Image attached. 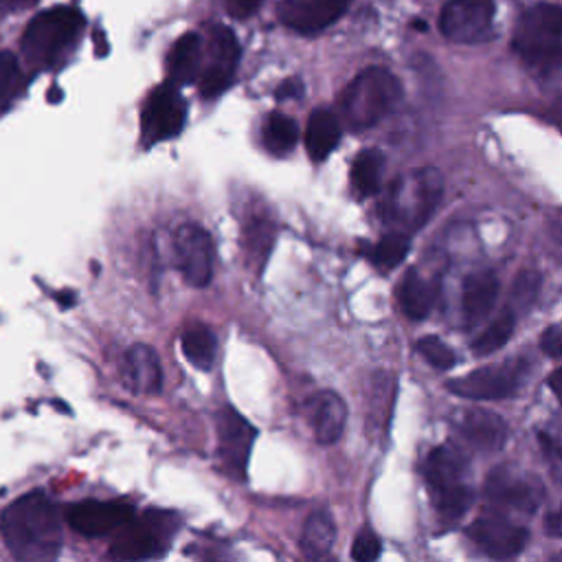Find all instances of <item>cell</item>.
Returning <instances> with one entry per match:
<instances>
[{"mask_svg":"<svg viewBox=\"0 0 562 562\" xmlns=\"http://www.w3.org/2000/svg\"><path fill=\"white\" fill-rule=\"evenodd\" d=\"M0 531L18 560H53L61 547L59 509L42 490L7 505L0 516Z\"/></svg>","mask_w":562,"mask_h":562,"instance_id":"6da1fadb","label":"cell"},{"mask_svg":"<svg viewBox=\"0 0 562 562\" xmlns=\"http://www.w3.org/2000/svg\"><path fill=\"white\" fill-rule=\"evenodd\" d=\"M514 50L525 66L540 75H551L562 55V9L540 2L527 9L514 31Z\"/></svg>","mask_w":562,"mask_h":562,"instance_id":"7a4b0ae2","label":"cell"},{"mask_svg":"<svg viewBox=\"0 0 562 562\" xmlns=\"http://www.w3.org/2000/svg\"><path fill=\"white\" fill-rule=\"evenodd\" d=\"M470 463L452 446L435 448L424 465L426 485L441 520H459L474 503V487L468 481Z\"/></svg>","mask_w":562,"mask_h":562,"instance_id":"3957f363","label":"cell"},{"mask_svg":"<svg viewBox=\"0 0 562 562\" xmlns=\"http://www.w3.org/2000/svg\"><path fill=\"white\" fill-rule=\"evenodd\" d=\"M400 81L380 66L364 68L340 97V112L351 130H367L382 121L400 101Z\"/></svg>","mask_w":562,"mask_h":562,"instance_id":"277c9868","label":"cell"},{"mask_svg":"<svg viewBox=\"0 0 562 562\" xmlns=\"http://www.w3.org/2000/svg\"><path fill=\"white\" fill-rule=\"evenodd\" d=\"M81 29L83 18L75 9L55 7L37 13L22 35V50L26 61L35 70L50 68L70 48Z\"/></svg>","mask_w":562,"mask_h":562,"instance_id":"5b68a950","label":"cell"},{"mask_svg":"<svg viewBox=\"0 0 562 562\" xmlns=\"http://www.w3.org/2000/svg\"><path fill=\"white\" fill-rule=\"evenodd\" d=\"M176 514L149 509L140 518H130L116 529L110 547V558L145 560L160 555L176 533Z\"/></svg>","mask_w":562,"mask_h":562,"instance_id":"8992f818","label":"cell"},{"mask_svg":"<svg viewBox=\"0 0 562 562\" xmlns=\"http://www.w3.org/2000/svg\"><path fill=\"white\" fill-rule=\"evenodd\" d=\"M441 191V173L432 167L419 169L408 180L400 178L393 182L384 200V213L389 220L404 217L413 228H422L439 204Z\"/></svg>","mask_w":562,"mask_h":562,"instance_id":"52a82bcc","label":"cell"},{"mask_svg":"<svg viewBox=\"0 0 562 562\" xmlns=\"http://www.w3.org/2000/svg\"><path fill=\"white\" fill-rule=\"evenodd\" d=\"M522 364L516 362H501L474 369L461 378L448 380V391L474 400V402H492V400H505L512 393H516L520 378H522Z\"/></svg>","mask_w":562,"mask_h":562,"instance_id":"ba28073f","label":"cell"},{"mask_svg":"<svg viewBox=\"0 0 562 562\" xmlns=\"http://www.w3.org/2000/svg\"><path fill=\"white\" fill-rule=\"evenodd\" d=\"M494 0H450L439 15L441 33L457 44H479L492 37Z\"/></svg>","mask_w":562,"mask_h":562,"instance_id":"9c48e42d","label":"cell"},{"mask_svg":"<svg viewBox=\"0 0 562 562\" xmlns=\"http://www.w3.org/2000/svg\"><path fill=\"white\" fill-rule=\"evenodd\" d=\"M465 533L481 551L496 560L514 558L527 544V529L496 509L481 514L474 522H470Z\"/></svg>","mask_w":562,"mask_h":562,"instance_id":"30bf717a","label":"cell"},{"mask_svg":"<svg viewBox=\"0 0 562 562\" xmlns=\"http://www.w3.org/2000/svg\"><path fill=\"white\" fill-rule=\"evenodd\" d=\"M485 498L496 512H518L533 514L540 505L542 490L536 479L522 476L507 465H501L490 472L485 481Z\"/></svg>","mask_w":562,"mask_h":562,"instance_id":"8fae6325","label":"cell"},{"mask_svg":"<svg viewBox=\"0 0 562 562\" xmlns=\"http://www.w3.org/2000/svg\"><path fill=\"white\" fill-rule=\"evenodd\" d=\"M173 252L187 283L202 288L213 277V241L198 224H182L173 233Z\"/></svg>","mask_w":562,"mask_h":562,"instance_id":"7c38bea8","label":"cell"},{"mask_svg":"<svg viewBox=\"0 0 562 562\" xmlns=\"http://www.w3.org/2000/svg\"><path fill=\"white\" fill-rule=\"evenodd\" d=\"M255 437H257L255 426L246 417H241L235 408L224 406L217 413L220 459L231 476H239V479L244 476Z\"/></svg>","mask_w":562,"mask_h":562,"instance_id":"4fadbf2b","label":"cell"},{"mask_svg":"<svg viewBox=\"0 0 562 562\" xmlns=\"http://www.w3.org/2000/svg\"><path fill=\"white\" fill-rule=\"evenodd\" d=\"M187 108L173 83L156 88L143 110V138L147 143H158L176 136L184 125Z\"/></svg>","mask_w":562,"mask_h":562,"instance_id":"5bb4252c","label":"cell"},{"mask_svg":"<svg viewBox=\"0 0 562 562\" xmlns=\"http://www.w3.org/2000/svg\"><path fill=\"white\" fill-rule=\"evenodd\" d=\"M239 59V44L228 26H213L211 31V64L200 75V94L204 99L217 97L233 81Z\"/></svg>","mask_w":562,"mask_h":562,"instance_id":"9a60e30c","label":"cell"},{"mask_svg":"<svg viewBox=\"0 0 562 562\" xmlns=\"http://www.w3.org/2000/svg\"><path fill=\"white\" fill-rule=\"evenodd\" d=\"M132 516L134 507L125 501H81L66 512L68 525L90 538L116 531Z\"/></svg>","mask_w":562,"mask_h":562,"instance_id":"2e32d148","label":"cell"},{"mask_svg":"<svg viewBox=\"0 0 562 562\" xmlns=\"http://www.w3.org/2000/svg\"><path fill=\"white\" fill-rule=\"evenodd\" d=\"M347 7V0H281L279 20L296 33L314 35L334 24Z\"/></svg>","mask_w":562,"mask_h":562,"instance_id":"e0dca14e","label":"cell"},{"mask_svg":"<svg viewBox=\"0 0 562 562\" xmlns=\"http://www.w3.org/2000/svg\"><path fill=\"white\" fill-rule=\"evenodd\" d=\"M454 426L461 439L479 452H496L507 441V424L503 417L481 406L461 411L454 417Z\"/></svg>","mask_w":562,"mask_h":562,"instance_id":"ac0fdd59","label":"cell"},{"mask_svg":"<svg viewBox=\"0 0 562 562\" xmlns=\"http://www.w3.org/2000/svg\"><path fill=\"white\" fill-rule=\"evenodd\" d=\"M303 415L318 443H334L345 430L347 406L334 391H318L305 400Z\"/></svg>","mask_w":562,"mask_h":562,"instance_id":"d6986e66","label":"cell"},{"mask_svg":"<svg viewBox=\"0 0 562 562\" xmlns=\"http://www.w3.org/2000/svg\"><path fill=\"white\" fill-rule=\"evenodd\" d=\"M498 296V279L490 270L472 272L463 281V292H461V310H463V321L468 327H474L483 323Z\"/></svg>","mask_w":562,"mask_h":562,"instance_id":"ffe728a7","label":"cell"},{"mask_svg":"<svg viewBox=\"0 0 562 562\" xmlns=\"http://www.w3.org/2000/svg\"><path fill=\"white\" fill-rule=\"evenodd\" d=\"M123 378L127 386L136 393H156L162 384V371L158 356L147 345H134L125 353L123 362Z\"/></svg>","mask_w":562,"mask_h":562,"instance_id":"44dd1931","label":"cell"},{"mask_svg":"<svg viewBox=\"0 0 562 562\" xmlns=\"http://www.w3.org/2000/svg\"><path fill=\"white\" fill-rule=\"evenodd\" d=\"M340 140V123L327 108H318L310 114L305 127V149L314 162H323Z\"/></svg>","mask_w":562,"mask_h":562,"instance_id":"7402d4cb","label":"cell"},{"mask_svg":"<svg viewBox=\"0 0 562 562\" xmlns=\"http://www.w3.org/2000/svg\"><path fill=\"white\" fill-rule=\"evenodd\" d=\"M274 237H277V228H274V222L268 217V213H252L241 228L246 261L261 270L274 246Z\"/></svg>","mask_w":562,"mask_h":562,"instance_id":"603a6c76","label":"cell"},{"mask_svg":"<svg viewBox=\"0 0 562 562\" xmlns=\"http://www.w3.org/2000/svg\"><path fill=\"white\" fill-rule=\"evenodd\" d=\"M400 296V307L402 312L413 318V321H422L428 316V312L435 305V296H437V285L435 281L426 279L424 274H419L415 268H411L397 290Z\"/></svg>","mask_w":562,"mask_h":562,"instance_id":"cb8c5ba5","label":"cell"},{"mask_svg":"<svg viewBox=\"0 0 562 562\" xmlns=\"http://www.w3.org/2000/svg\"><path fill=\"white\" fill-rule=\"evenodd\" d=\"M202 61V40L195 33H184L176 40L167 57V70L173 86L191 83L198 77Z\"/></svg>","mask_w":562,"mask_h":562,"instance_id":"d4e9b609","label":"cell"},{"mask_svg":"<svg viewBox=\"0 0 562 562\" xmlns=\"http://www.w3.org/2000/svg\"><path fill=\"white\" fill-rule=\"evenodd\" d=\"M184 358L200 371H211L217 356V338L204 323H193L182 331L180 338Z\"/></svg>","mask_w":562,"mask_h":562,"instance_id":"484cf974","label":"cell"},{"mask_svg":"<svg viewBox=\"0 0 562 562\" xmlns=\"http://www.w3.org/2000/svg\"><path fill=\"white\" fill-rule=\"evenodd\" d=\"M336 538V527L327 509H316L305 520L303 533H301V549L307 558H325L331 551Z\"/></svg>","mask_w":562,"mask_h":562,"instance_id":"4316f807","label":"cell"},{"mask_svg":"<svg viewBox=\"0 0 562 562\" xmlns=\"http://www.w3.org/2000/svg\"><path fill=\"white\" fill-rule=\"evenodd\" d=\"M382 171H384V154L375 147L362 149L353 165H351V184L360 195H373L378 193L382 184Z\"/></svg>","mask_w":562,"mask_h":562,"instance_id":"83f0119b","label":"cell"},{"mask_svg":"<svg viewBox=\"0 0 562 562\" xmlns=\"http://www.w3.org/2000/svg\"><path fill=\"white\" fill-rule=\"evenodd\" d=\"M263 145L270 154L274 156H283L290 154L296 147L299 140V127L294 123V119L281 114V112H272L263 125Z\"/></svg>","mask_w":562,"mask_h":562,"instance_id":"f1b7e54d","label":"cell"},{"mask_svg":"<svg viewBox=\"0 0 562 562\" xmlns=\"http://www.w3.org/2000/svg\"><path fill=\"white\" fill-rule=\"evenodd\" d=\"M514 325H516V314L505 307V312L501 316H496L492 321V325H487L483 329V334H479V338L472 342V351L476 356H487V353L501 349L512 338Z\"/></svg>","mask_w":562,"mask_h":562,"instance_id":"f546056e","label":"cell"},{"mask_svg":"<svg viewBox=\"0 0 562 562\" xmlns=\"http://www.w3.org/2000/svg\"><path fill=\"white\" fill-rule=\"evenodd\" d=\"M540 283H542V277L538 270L518 272L512 283V290H509L507 310H512L516 316L531 310V305L536 303V299L540 294Z\"/></svg>","mask_w":562,"mask_h":562,"instance_id":"4dcf8cb0","label":"cell"},{"mask_svg":"<svg viewBox=\"0 0 562 562\" xmlns=\"http://www.w3.org/2000/svg\"><path fill=\"white\" fill-rule=\"evenodd\" d=\"M406 255H408V239L402 233L384 235L371 250V259L375 268H380L382 272L397 268Z\"/></svg>","mask_w":562,"mask_h":562,"instance_id":"1f68e13d","label":"cell"},{"mask_svg":"<svg viewBox=\"0 0 562 562\" xmlns=\"http://www.w3.org/2000/svg\"><path fill=\"white\" fill-rule=\"evenodd\" d=\"M24 88V75L11 50H0V103H11Z\"/></svg>","mask_w":562,"mask_h":562,"instance_id":"d6a6232c","label":"cell"},{"mask_svg":"<svg viewBox=\"0 0 562 562\" xmlns=\"http://www.w3.org/2000/svg\"><path fill=\"white\" fill-rule=\"evenodd\" d=\"M417 351L419 356L435 369L439 371H446V369H452L454 362H457V356L454 351L437 336H424L419 342H417Z\"/></svg>","mask_w":562,"mask_h":562,"instance_id":"836d02e7","label":"cell"},{"mask_svg":"<svg viewBox=\"0 0 562 562\" xmlns=\"http://www.w3.org/2000/svg\"><path fill=\"white\" fill-rule=\"evenodd\" d=\"M380 555V540L371 529H362L353 544H351V558L358 562H371Z\"/></svg>","mask_w":562,"mask_h":562,"instance_id":"e575fe53","label":"cell"},{"mask_svg":"<svg viewBox=\"0 0 562 562\" xmlns=\"http://www.w3.org/2000/svg\"><path fill=\"white\" fill-rule=\"evenodd\" d=\"M540 347L547 356L551 358H558L560 356V325L553 323L551 327H547L542 331V340H540Z\"/></svg>","mask_w":562,"mask_h":562,"instance_id":"d590c367","label":"cell"},{"mask_svg":"<svg viewBox=\"0 0 562 562\" xmlns=\"http://www.w3.org/2000/svg\"><path fill=\"white\" fill-rule=\"evenodd\" d=\"M301 94H303V83H301V79H296V77L285 79V81L279 86V90H277V99H281V101H285V99H296V97H301Z\"/></svg>","mask_w":562,"mask_h":562,"instance_id":"8d00e7d4","label":"cell"},{"mask_svg":"<svg viewBox=\"0 0 562 562\" xmlns=\"http://www.w3.org/2000/svg\"><path fill=\"white\" fill-rule=\"evenodd\" d=\"M261 0H228V7H231V13L237 15V18H246L250 13L257 11Z\"/></svg>","mask_w":562,"mask_h":562,"instance_id":"74e56055","label":"cell"},{"mask_svg":"<svg viewBox=\"0 0 562 562\" xmlns=\"http://www.w3.org/2000/svg\"><path fill=\"white\" fill-rule=\"evenodd\" d=\"M540 446H542L547 459H551L553 465H558V446L551 441L549 435H542V432H540Z\"/></svg>","mask_w":562,"mask_h":562,"instance_id":"f35d334b","label":"cell"},{"mask_svg":"<svg viewBox=\"0 0 562 562\" xmlns=\"http://www.w3.org/2000/svg\"><path fill=\"white\" fill-rule=\"evenodd\" d=\"M560 514L558 512H549L547 514V518H544V529H547V533L549 536H553V538H558L560 536Z\"/></svg>","mask_w":562,"mask_h":562,"instance_id":"ab89813d","label":"cell"},{"mask_svg":"<svg viewBox=\"0 0 562 562\" xmlns=\"http://www.w3.org/2000/svg\"><path fill=\"white\" fill-rule=\"evenodd\" d=\"M37 2L40 0H0V7L7 9V11H22V9H29Z\"/></svg>","mask_w":562,"mask_h":562,"instance_id":"60d3db41","label":"cell"},{"mask_svg":"<svg viewBox=\"0 0 562 562\" xmlns=\"http://www.w3.org/2000/svg\"><path fill=\"white\" fill-rule=\"evenodd\" d=\"M560 375H562V371L560 369H555L553 373H551V380H549V386H551V391L558 395V391H560Z\"/></svg>","mask_w":562,"mask_h":562,"instance_id":"b9f144b4","label":"cell"}]
</instances>
